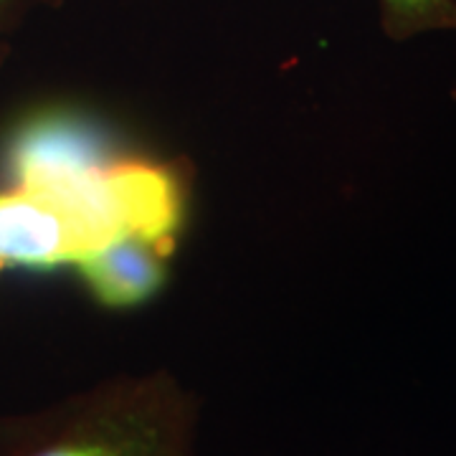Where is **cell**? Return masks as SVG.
<instances>
[{
    "instance_id": "cell-1",
    "label": "cell",
    "mask_w": 456,
    "mask_h": 456,
    "mask_svg": "<svg viewBox=\"0 0 456 456\" xmlns=\"http://www.w3.org/2000/svg\"><path fill=\"white\" fill-rule=\"evenodd\" d=\"M180 193L163 167L112 163L82 178L0 196V269L79 264L104 246L145 236L173 241Z\"/></svg>"
},
{
    "instance_id": "cell-3",
    "label": "cell",
    "mask_w": 456,
    "mask_h": 456,
    "mask_svg": "<svg viewBox=\"0 0 456 456\" xmlns=\"http://www.w3.org/2000/svg\"><path fill=\"white\" fill-rule=\"evenodd\" d=\"M170 246L173 241L130 236L89 254L77 266L102 302L127 307L158 289Z\"/></svg>"
},
{
    "instance_id": "cell-4",
    "label": "cell",
    "mask_w": 456,
    "mask_h": 456,
    "mask_svg": "<svg viewBox=\"0 0 456 456\" xmlns=\"http://www.w3.org/2000/svg\"><path fill=\"white\" fill-rule=\"evenodd\" d=\"M388 5L403 18H428L441 11V0H388Z\"/></svg>"
},
{
    "instance_id": "cell-2",
    "label": "cell",
    "mask_w": 456,
    "mask_h": 456,
    "mask_svg": "<svg viewBox=\"0 0 456 456\" xmlns=\"http://www.w3.org/2000/svg\"><path fill=\"white\" fill-rule=\"evenodd\" d=\"M112 163V150L104 134L69 114L33 119L11 145V170L18 188L82 178Z\"/></svg>"
},
{
    "instance_id": "cell-5",
    "label": "cell",
    "mask_w": 456,
    "mask_h": 456,
    "mask_svg": "<svg viewBox=\"0 0 456 456\" xmlns=\"http://www.w3.org/2000/svg\"><path fill=\"white\" fill-rule=\"evenodd\" d=\"M44 456H114L110 449L102 446H74V449H56Z\"/></svg>"
}]
</instances>
